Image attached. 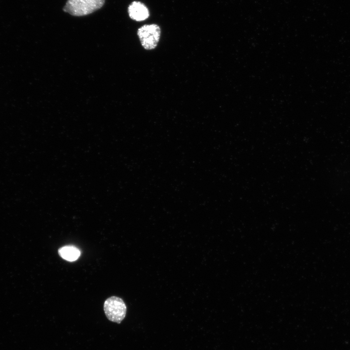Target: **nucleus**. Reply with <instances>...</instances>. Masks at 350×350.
Segmentation results:
<instances>
[{"instance_id":"nucleus-1","label":"nucleus","mask_w":350,"mask_h":350,"mask_svg":"<svg viewBox=\"0 0 350 350\" xmlns=\"http://www.w3.org/2000/svg\"><path fill=\"white\" fill-rule=\"evenodd\" d=\"M105 0H68L63 10L74 16L90 14L101 8Z\"/></svg>"},{"instance_id":"nucleus-2","label":"nucleus","mask_w":350,"mask_h":350,"mask_svg":"<svg viewBox=\"0 0 350 350\" xmlns=\"http://www.w3.org/2000/svg\"><path fill=\"white\" fill-rule=\"evenodd\" d=\"M161 29L156 24H144L137 31V35L143 48L147 50L154 49L158 45Z\"/></svg>"},{"instance_id":"nucleus-3","label":"nucleus","mask_w":350,"mask_h":350,"mask_svg":"<svg viewBox=\"0 0 350 350\" xmlns=\"http://www.w3.org/2000/svg\"><path fill=\"white\" fill-rule=\"evenodd\" d=\"M105 315L108 320L120 323L125 316L126 307L122 299L112 296L106 299L104 304Z\"/></svg>"},{"instance_id":"nucleus-4","label":"nucleus","mask_w":350,"mask_h":350,"mask_svg":"<svg viewBox=\"0 0 350 350\" xmlns=\"http://www.w3.org/2000/svg\"><path fill=\"white\" fill-rule=\"evenodd\" d=\"M128 12L129 17L136 21H144L150 16L148 7L139 1L131 2L128 7Z\"/></svg>"},{"instance_id":"nucleus-5","label":"nucleus","mask_w":350,"mask_h":350,"mask_svg":"<svg viewBox=\"0 0 350 350\" xmlns=\"http://www.w3.org/2000/svg\"><path fill=\"white\" fill-rule=\"evenodd\" d=\"M58 252L61 258L70 262L76 260L80 255V250L72 245L62 247L58 249Z\"/></svg>"}]
</instances>
